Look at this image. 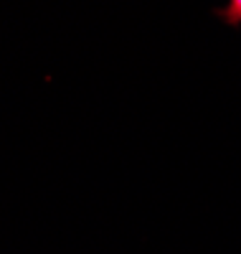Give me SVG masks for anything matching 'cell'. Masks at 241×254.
<instances>
[{"label":"cell","mask_w":241,"mask_h":254,"mask_svg":"<svg viewBox=\"0 0 241 254\" xmlns=\"http://www.w3.org/2000/svg\"><path fill=\"white\" fill-rule=\"evenodd\" d=\"M218 15H221L226 23L239 26L241 23V0H226V5L218 10Z\"/></svg>","instance_id":"1"}]
</instances>
